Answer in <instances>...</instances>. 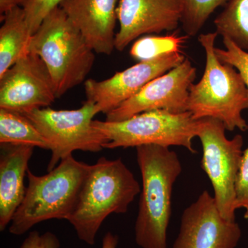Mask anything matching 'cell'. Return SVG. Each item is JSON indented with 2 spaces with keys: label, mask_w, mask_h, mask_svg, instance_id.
I'll list each match as a JSON object with an SVG mask.
<instances>
[{
  "label": "cell",
  "mask_w": 248,
  "mask_h": 248,
  "mask_svg": "<svg viewBox=\"0 0 248 248\" xmlns=\"http://www.w3.org/2000/svg\"><path fill=\"white\" fill-rule=\"evenodd\" d=\"M185 59L181 52L168 53L148 61L140 62L107 79L86 80V101L94 104L99 113L107 115L138 94L152 80L168 73Z\"/></svg>",
  "instance_id": "cell-11"
},
{
  "label": "cell",
  "mask_w": 248,
  "mask_h": 248,
  "mask_svg": "<svg viewBox=\"0 0 248 248\" xmlns=\"http://www.w3.org/2000/svg\"><path fill=\"white\" fill-rule=\"evenodd\" d=\"M58 99L40 57L28 53L0 76V108L24 114L48 107Z\"/></svg>",
  "instance_id": "cell-10"
},
{
  "label": "cell",
  "mask_w": 248,
  "mask_h": 248,
  "mask_svg": "<svg viewBox=\"0 0 248 248\" xmlns=\"http://www.w3.org/2000/svg\"><path fill=\"white\" fill-rule=\"evenodd\" d=\"M183 0H120L115 49L122 51L143 35L175 31L182 22Z\"/></svg>",
  "instance_id": "cell-13"
},
{
  "label": "cell",
  "mask_w": 248,
  "mask_h": 248,
  "mask_svg": "<svg viewBox=\"0 0 248 248\" xmlns=\"http://www.w3.org/2000/svg\"><path fill=\"white\" fill-rule=\"evenodd\" d=\"M1 20L3 24L0 29V76L29 53L32 36L21 6L1 16Z\"/></svg>",
  "instance_id": "cell-16"
},
{
  "label": "cell",
  "mask_w": 248,
  "mask_h": 248,
  "mask_svg": "<svg viewBox=\"0 0 248 248\" xmlns=\"http://www.w3.org/2000/svg\"><path fill=\"white\" fill-rule=\"evenodd\" d=\"M217 32L201 34L198 41L205 52L203 76L191 86L187 111L195 120L221 121L227 130H248L242 112L248 109V90L239 71L222 63L215 53Z\"/></svg>",
  "instance_id": "cell-3"
},
{
  "label": "cell",
  "mask_w": 248,
  "mask_h": 248,
  "mask_svg": "<svg viewBox=\"0 0 248 248\" xmlns=\"http://www.w3.org/2000/svg\"><path fill=\"white\" fill-rule=\"evenodd\" d=\"M62 1V0H24L22 7L32 35L46 16L58 7Z\"/></svg>",
  "instance_id": "cell-22"
},
{
  "label": "cell",
  "mask_w": 248,
  "mask_h": 248,
  "mask_svg": "<svg viewBox=\"0 0 248 248\" xmlns=\"http://www.w3.org/2000/svg\"><path fill=\"white\" fill-rule=\"evenodd\" d=\"M197 69L188 59L172 70L152 80L140 92L107 114L106 120L121 122L155 110L172 113L187 112L189 93Z\"/></svg>",
  "instance_id": "cell-9"
},
{
  "label": "cell",
  "mask_w": 248,
  "mask_h": 248,
  "mask_svg": "<svg viewBox=\"0 0 248 248\" xmlns=\"http://www.w3.org/2000/svg\"><path fill=\"white\" fill-rule=\"evenodd\" d=\"M141 192L133 172L121 159L102 156L91 165L68 221L78 238L95 244L102 223L111 214H124Z\"/></svg>",
  "instance_id": "cell-2"
},
{
  "label": "cell",
  "mask_w": 248,
  "mask_h": 248,
  "mask_svg": "<svg viewBox=\"0 0 248 248\" xmlns=\"http://www.w3.org/2000/svg\"><path fill=\"white\" fill-rule=\"evenodd\" d=\"M214 24L218 35L248 52V0H226Z\"/></svg>",
  "instance_id": "cell-18"
},
{
  "label": "cell",
  "mask_w": 248,
  "mask_h": 248,
  "mask_svg": "<svg viewBox=\"0 0 248 248\" xmlns=\"http://www.w3.org/2000/svg\"><path fill=\"white\" fill-rule=\"evenodd\" d=\"M236 221L225 219L208 191L184 210L172 248H235L241 237Z\"/></svg>",
  "instance_id": "cell-12"
},
{
  "label": "cell",
  "mask_w": 248,
  "mask_h": 248,
  "mask_svg": "<svg viewBox=\"0 0 248 248\" xmlns=\"http://www.w3.org/2000/svg\"><path fill=\"white\" fill-rule=\"evenodd\" d=\"M98 113L94 104L86 101L76 110H55L47 107L24 114L50 144L48 172L74 151L97 153L104 149L107 140L93 125V118Z\"/></svg>",
  "instance_id": "cell-8"
},
{
  "label": "cell",
  "mask_w": 248,
  "mask_h": 248,
  "mask_svg": "<svg viewBox=\"0 0 248 248\" xmlns=\"http://www.w3.org/2000/svg\"><path fill=\"white\" fill-rule=\"evenodd\" d=\"M223 43L225 49L215 47L217 58L222 63L231 65L239 71L248 90V52L239 48L234 42L226 37H223Z\"/></svg>",
  "instance_id": "cell-21"
},
{
  "label": "cell",
  "mask_w": 248,
  "mask_h": 248,
  "mask_svg": "<svg viewBox=\"0 0 248 248\" xmlns=\"http://www.w3.org/2000/svg\"><path fill=\"white\" fill-rule=\"evenodd\" d=\"M60 242L58 236L50 232L40 234L39 232L29 233L23 241L20 248H60Z\"/></svg>",
  "instance_id": "cell-24"
},
{
  "label": "cell",
  "mask_w": 248,
  "mask_h": 248,
  "mask_svg": "<svg viewBox=\"0 0 248 248\" xmlns=\"http://www.w3.org/2000/svg\"><path fill=\"white\" fill-rule=\"evenodd\" d=\"M188 36H179L176 32L164 36L146 35L138 39L132 46L130 55L135 60L148 61L166 55L180 52Z\"/></svg>",
  "instance_id": "cell-19"
},
{
  "label": "cell",
  "mask_w": 248,
  "mask_h": 248,
  "mask_svg": "<svg viewBox=\"0 0 248 248\" xmlns=\"http://www.w3.org/2000/svg\"><path fill=\"white\" fill-rule=\"evenodd\" d=\"M136 154L142 187L135 241L141 248H168L173 186L182 173V164L169 147L143 145L137 147Z\"/></svg>",
  "instance_id": "cell-1"
},
{
  "label": "cell",
  "mask_w": 248,
  "mask_h": 248,
  "mask_svg": "<svg viewBox=\"0 0 248 248\" xmlns=\"http://www.w3.org/2000/svg\"><path fill=\"white\" fill-rule=\"evenodd\" d=\"M24 0H0V14L3 16L6 13L17 6H22Z\"/></svg>",
  "instance_id": "cell-25"
},
{
  "label": "cell",
  "mask_w": 248,
  "mask_h": 248,
  "mask_svg": "<svg viewBox=\"0 0 248 248\" xmlns=\"http://www.w3.org/2000/svg\"><path fill=\"white\" fill-rule=\"evenodd\" d=\"M119 2L120 0H62L59 6L95 53L110 55L115 49Z\"/></svg>",
  "instance_id": "cell-14"
},
{
  "label": "cell",
  "mask_w": 248,
  "mask_h": 248,
  "mask_svg": "<svg viewBox=\"0 0 248 248\" xmlns=\"http://www.w3.org/2000/svg\"><path fill=\"white\" fill-rule=\"evenodd\" d=\"M226 128L213 118L198 120L197 137L203 148L202 169L213 186L218 211L228 221H235V184L242 159L244 138H227Z\"/></svg>",
  "instance_id": "cell-7"
},
{
  "label": "cell",
  "mask_w": 248,
  "mask_h": 248,
  "mask_svg": "<svg viewBox=\"0 0 248 248\" xmlns=\"http://www.w3.org/2000/svg\"><path fill=\"white\" fill-rule=\"evenodd\" d=\"M0 143L27 145L50 151L48 141L25 115L0 108Z\"/></svg>",
  "instance_id": "cell-17"
},
{
  "label": "cell",
  "mask_w": 248,
  "mask_h": 248,
  "mask_svg": "<svg viewBox=\"0 0 248 248\" xmlns=\"http://www.w3.org/2000/svg\"><path fill=\"white\" fill-rule=\"evenodd\" d=\"M184 14L181 24L188 37H195L202 30L215 10L226 0H183Z\"/></svg>",
  "instance_id": "cell-20"
},
{
  "label": "cell",
  "mask_w": 248,
  "mask_h": 248,
  "mask_svg": "<svg viewBox=\"0 0 248 248\" xmlns=\"http://www.w3.org/2000/svg\"><path fill=\"white\" fill-rule=\"evenodd\" d=\"M118 242V236L108 232L103 238L102 248H117Z\"/></svg>",
  "instance_id": "cell-26"
},
{
  "label": "cell",
  "mask_w": 248,
  "mask_h": 248,
  "mask_svg": "<svg viewBox=\"0 0 248 248\" xmlns=\"http://www.w3.org/2000/svg\"><path fill=\"white\" fill-rule=\"evenodd\" d=\"M235 207L245 209L244 218L248 220V146L243 153L235 184Z\"/></svg>",
  "instance_id": "cell-23"
},
{
  "label": "cell",
  "mask_w": 248,
  "mask_h": 248,
  "mask_svg": "<svg viewBox=\"0 0 248 248\" xmlns=\"http://www.w3.org/2000/svg\"><path fill=\"white\" fill-rule=\"evenodd\" d=\"M90 166L72 155L45 175H35L29 170L25 196L13 217L9 232L19 236L41 222L68 220Z\"/></svg>",
  "instance_id": "cell-5"
},
{
  "label": "cell",
  "mask_w": 248,
  "mask_h": 248,
  "mask_svg": "<svg viewBox=\"0 0 248 248\" xmlns=\"http://www.w3.org/2000/svg\"><path fill=\"white\" fill-rule=\"evenodd\" d=\"M29 53L45 63L57 98L86 81L95 59V52L60 6L46 16L32 35Z\"/></svg>",
  "instance_id": "cell-4"
},
{
  "label": "cell",
  "mask_w": 248,
  "mask_h": 248,
  "mask_svg": "<svg viewBox=\"0 0 248 248\" xmlns=\"http://www.w3.org/2000/svg\"><path fill=\"white\" fill-rule=\"evenodd\" d=\"M93 125L107 139L106 149L156 144L182 146L192 154L197 153L192 140L197 137L198 120L188 111L177 114L147 111L121 122L93 120Z\"/></svg>",
  "instance_id": "cell-6"
},
{
  "label": "cell",
  "mask_w": 248,
  "mask_h": 248,
  "mask_svg": "<svg viewBox=\"0 0 248 248\" xmlns=\"http://www.w3.org/2000/svg\"><path fill=\"white\" fill-rule=\"evenodd\" d=\"M35 147L0 143V231L11 224L26 194L24 179Z\"/></svg>",
  "instance_id": "cell-15"
}]
</instances>
